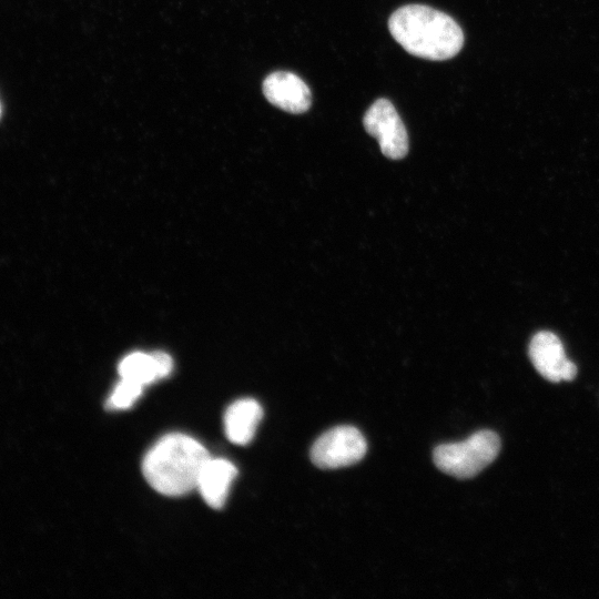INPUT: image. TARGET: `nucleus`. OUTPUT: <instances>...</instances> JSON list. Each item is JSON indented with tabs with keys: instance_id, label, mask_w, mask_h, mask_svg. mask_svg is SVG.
I'll use <instances>...</instances> for the list:
<instances>
[{
	"instance_id": "1",
	"label": "nucleus",
	"mask_w": 599,
	"mask_h": 599,
	"mask_svg": "<svg viewBox=\"0 0 599 599\" xmlns=\"http://www.w3.org/2000/svg\"><path fill=\"white\" fill-rule=\"evenodd\" d=\"M388 29L404 50L427 60L450 59L464 45L459 24L447 13L424 4L398 8L388 20Z\"/></svg>"
},
{
	"instance_id": "2",
	"label": "nucleus",
	"mask_w": 599,
	"mask_h": 599,
	"mask_svg": "<svg viewBox=\"0 0 599 599\" xmlns=\"http://www.w3.org/2000/svg\"><path fill=\"white\" fill-rule=\"evenodd\" d=\"M210 459L209 451L197 440L174 433L162 437L146 453L142 473L154 490L177 497L196 488L199 477Z\"/></svg>"
},
{
	"instance_id": "3",
	"label": "nucleus",
	"mask_w": 599,
	"mask_h": 599,
	"mask_svg": "<svg viewBox=\"0 0 599 599\" xmlns=\"http://www.w3.org/2000/svg\"><path fill=\"white\" fill-rule=\"evenodd\" d=\"M500 438L493 430H479L467 439L437 446L433 451L436 467L459 479L476 476L498 456Z\"/></svg>"
},
{
	"instance_id": "4",
	"label": "nucleus",
	"mask_w": 599,
	"mask_h": 599,
	"mask_svg": "<svg viewBox=\"0 0 599 599\" xmlns=\"http://www.w3.org/2000/svg\"><path fill=\"white\" fill-rule=\"evenodd\" d=\"M367 443L353 426L343 425L322 434L311 448V459L322 469H335L359 461L366 454Z\"/></svg>"
},
{
	"instance_id": "5",
	"label": "nucleus",
	"mask_w": 599,
	"mask_h": 599,
	"mask_svg": "<svg viewBox=\"0 0 599 599\" xmlns=\"http://www.w3.org/2000/svg\"><path fill=\"white\" fill-rule=\"evenodd\" d=\"M366 132L374 136L382 153L392 160H399L408 152L406 128L395 106L386 99L376 100L363 118Z\"/></svg>"
},
{
	"instance_id": "6",
	"label": "nucleus",
	"mask_w": 599,
	"mask_h": 599,
	"mask_svg": "<svg viewBox=\"0 0 599 599\" xmlns=\"http://www.w3.org/2000/svg\"><path fill=\"white\" fill-rule=\"evenodd\" d=\"M529 358L536 370L547 380H572L577 366L567 358L560 338L551 332L536 333L529 344Z\"/></svg>"
},
{
	"instance_id": "7",
	"label": "nucleus",
	"mask_w": 599,
	"mask_h": 599,
	"mask_svg": "<svg viewBox=\"0 0 599 599\" xmlns=\"http://www.w3.org/2000/svg\"><path fill=\"white\" fill-rule=\"evenodd\" d=\"M263 93L267 101L290 113H304L312 103L307 84L296 74L276 71L263 81Z\"/></svg>"
},
{
	"instance_id": "8",
	"label": "nucleus",
	"mask_w": 599,
	"mask_h": 599,
	"mask_svg": "<svg viewBox=\"0 0 599 599\" xmlns=\"http://www.w3.org/2000/svg\"><path fill=\"white\" fill-rule=\"evenodd\" d=\"M236 475V467L229 460L211 458L199 477L196 488L211 508L221 509Z\"/></svg>"
},
{
	"instance_id": "9",
	"label": "nucleus",
	"mask_w": 599,
	"mask_h": 599,
	"mask_svg": "<svg viewBox=\"0 0 599 599\" xmlns=\"http://www.w3.org/2000/svg\"><path fill=\"white\" fill-rule=\"evenodd\" d=\"M172 358L162 352L132 353L120 363L119 374L124 379L145 386L166 377L172 370Z\"/></svg>"
},
{
	"instance_id": "10",
	"label": "nucleus",
	"mask_w": 599,
	"mask_h": 599,
	"mask_svg": "<svg viewBox=\"0 0 599 599\" xmlns=\"http://www.w3.org/2000/svg\"><path fill=\"white\" fill-rule=\"evenodd\" d=\"M263 417L261 405L252 398L234 402L225 412V434L236 445H247Z\"/></svg>"
},
{
	"instance_id": "11",
	"label": "nucleus",
	"mask_w": 599,
	"mask_h": 599,
	"mask_svg": "<svg viewBox=\"0 0 599 599\" xmlns=\"http://www.w3.org/2000/svg\"><path fill=\"white\" fill-rule=\"evenodd\" d=\"M144 386L122 378L105 402L106 409H126L141 396Z\"/></svg>"
},
{
	"instance_id": "12",
	"label": "nucleus",
	"mask_w": 599,
	"mask_h": 599,
	"mask_svg": "<svg viewBox=\"0 0 599 599\" xmlns=\"http://www.w3.org/2000/svg\"><path fill=\"white\" fill-rule=\"evenodd\" d=\"M0 112H1V109H0Z\"/></svg>"
}]
</instances>
